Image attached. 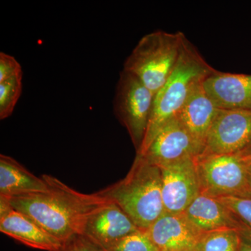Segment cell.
Here are the masks:
<instances>
[{
  "label": "cell",
  "mask_w": 251,
  "mask_h": 251,
  "mask_svg": "<svg viewBox=\"0 0 251 251\" xmlns=\"http://www.w3.org/2000/svg\"><path fill=\"white\" fill-rule=\"evenodd\" d=\"M202 194L213 198H251L249 159L240 153L202 155L196 158Z\"/></svg>",
  "instance_id": "5b68a950"
},
{
  "label": "cell",
  "mask_w": 251,
  "mask_h": 251,
  "mask_svg": "<svg viewBox=\"0 0 251 251\" xmlns=\"http://www.w3.org/2000/svg\"><path fill=\"white\" fill-rule=\"evenodd\" d=\"M251 144V110L219 109L202 155L234 154Z\"/></svg>",
  "instance_id": "52a82bcc"
},
{
  "label": "cell",
  "mask_w": 251,
  "mask_h": 251,
  "mask_svg": "<svg viewBox=\"0 0 251 251\" xmlns=\"http://www.w3.org/2000/svg\"><path fill=\"white\" fill-rule=\"evenodd\" d=\"M218 110L219 108L208 97L201 82L193 89L176 115L202 149V152L206 137Z\"/></svg>",
  "instance_id": "5bb4252c"
},
{
  "label": "cell",
  "mask_w": 251,
  "mask_h": 251,
  "mask_svg": "<svg viewBox=\"0 0 251 251\" xmlns=\"http://www.w3.org/2000/svg\"><path fill=\"white\" fill-rule=\"evenodd\" d=\"M240 153L241 155H242L243 156L245 157V158H251V144L249 145V147L245 150L242 151Z\"/></svg>",
  "instance_id": "d4e9b609"
},
{
  "label": "cell",
  "mask_w": 251,
  "mask_h": 251,
  "mask_svg": "<svg viewBox=\"0 0 251 251\" xmlns=\"http://www.w3.org/2000/svg\"><path fill=\"white\" fill-rule=\"evenodd\" d=\"M239 231L243 239H245L248 242H251V229L243 226L242 228L239 229Z\"/></svg>",
  "instance_id": "603a6c76"
},
{
  "label": "cell",
  "mask_w": 251,
  "mask_h": 251,
  "mask_svg": "<svg viewBox=\"0 0 251 251\" xmlns=\"http://www.w3.org/2000/svg\"><path fill=\"white\" fill-rule=\"evenodd\" d=\"M202 153V149L176 116L163 126L143 152L136 155L160 168Z\"/></svg>",
  "instance_id": "9c48e42d"
},
{
  "label": "cell",
  "mask_w": 251,
  "mask_h": 251,
  "mask_svg": "<svg viewBox=\"0 0 251 251\" xmlns=\"http://www.w3.org/2000/svg\"><path fill=\"white\" fill-rule=\"evenodd\" d=\"M58 251H105L83 234H77L62 244Z\"/></svg>",
  "instance_id": "7402d4cb"
},
{
  "label": "cell",
  "mask_w": 251,
  "mask_h": 251,
  "mask_svg": "<svg viewBox=\"0 0 251 251\" xmlns=\"http://www.w3.org/2000/svg\"><path fill=\"white\" fill-rule=\"evenodd\" d=\"M197 157H188L160 167L165 212L182 214L201 194Z\"/></svg>",
  "instance_id": "ba28073f"
},
{
  "label": "cell",
  "mask_w": 251,
  "mask_h": 251,
  "mask_svg": "<svg viewBox=\"0 0 251 251\" xmlns=\"http://www.w3.org/2000/svg\"><path fill=\"white\" fill-rule=\"evenodd\" d=\"M42 177L49 184L48 192L23 195L8 201L62 244L83 234L90 216L111 202L99 192L86 194L54 176L44 175Z\"/></svg>",
  "instance_id": "6da1fadb"
},
{
  "label": "cell",
  "mask_w": 251,
  "mask_h": 251,
  "mask_svg": "<svg viewBox=\"0 0 251 251\" xmlns=\"http://www.w3.org/2000/svg\"><path fill=\"white\" fill-rule=\"evenodd\" d=\"M49 191L42 176L38 177L11 157L0 155V196L10 199Z\"/></svg>",
  "instance_id": "2e32d148"
},
{
  "label": "cell",
  "mask_w": 251,
  "mask_h": 251,
  "mask_svg": "<svg viewBox=\"0 0 251 251\" xmlns=\"http://www.w3.org/2000/svg\"><path fill=\"white\" fill-rule=\"evenodd\" d=\"M186 38L181 31L158 30L146 34L126 59L123 70L138 77L156 94L174 71Z\"/></svg>",
  "instance_id": "277c9868"
},
{
  "label": "cell",
  "mask_w": 251,
  "mask_h": 251,
  "mask_svg": "<svg viewBox=\"0 0 251 251\" xmlns=\"http://www.w3.org/2000/svg\"><path fill=\"white\" fill-rule=\"evenodd\" d=\"M242 242L239 229H219L203 233L195 251H239Z\"/></svg>",
  "instance_id": "e0dca14e"
},
{
  "label": "cell",
  "mask_w": 251,
  "mask_h": 251,
  "mask_svg": "<svg viewBox=\"0 0 251 251\" xmlns=\"http://www.w3.org/2000/svg\"><path fill=\"white\" fill-rule=\"evenodd\" d=\"M154 97L138 77L125 70L120 73L114 97V112L128 130L136 153L146 135Z\"/></svg>",
  "instance_id": "8992f818"
},
{
  "label": "cell",
  "mask_w": 251,
  "mask_h": 251,
  "mask_svg": "<svg viewBox=\"0 0 251 251\" xmlns=\"http://www.w3.org/2000/svg\"><path fill=\"white\" fill-rule=\"evenodd\" d=\"M189 251V250H180V251Z\"/></svg>",
  "instance_id": "4316f807"
},
{
  "label": "cell",
  "mask_w": 251,
  "mask_h": 251,
  "mask_svg": "<svg viewBox=\"0 0 251 251\" xmlns=\"http://www.w3.org/2000/svg\"><path fill=\"white\" fill-rule=\"evenodd\" d=\"M202 85L216 108L251 110V75L215 70L203 80Z\"/></svg>",
  "instance_id": "7c38bea8"
},
{
  "label": "cell",
  "mask_w": 251,
  "mask_h": 251,
  "mask_svg": "<svg viewBox=\"0 0 251 251\" xmlns=\"http://www.w3.org/2000/svg\"><path fill=\"white\" fill-rule=\"evenodd\" d=\"M239 251H251V242L243 239Z\"/></svg>",
  "instance_id": "cb8c5ba5"
},
{
  "label": "cell",
  "mask_w": 251,
  "mask_h": 251,
  "mask_svg": "<svg viewBox=\"0 0 251 251\" xmlns=\"http://www.w3.org/2000/svg\"><path fill=\"white\" fill-rule=\"evenodd\" d=\"M22 77L0 82V120L12 115L22 92Z\"/></svg>",
  "instance_id": "ac0fdd59"
},
{
  "label": "cell",
  "mask_w": 251,
  "mask_h": 251,
  "mask_svg": "<svg viewBox=\"0 0 251 251\" xmlns=\"http://www.w3.org/2000/svg\"><path fill=\"white\" fill-rule=\"evenodd\" d=\"M145 232L160 251H195L202 234L184 214L165 211Z\"/></svg>",
  "instance_id": "4fadbf2b"
},
{
  "label": "cell",
  "mask_w": 251,
  "mask_h": 251,
  "mask_svg": "<svg viewBox=\"0 0 251 251\" xmlns=\"http://www.w3.org/2000/svg\"><path fill=\"white\" fill-rule=\"evenodd\" d=\"M108 251H160L145 231L130 234Z\"/></svg>",
  "instance_id": "d6986e66"
},
{
  "label": "cell",
  "mask_w": 251,
  "mask_h": 251,
  "mask_svg": "<svg viewBox=\"0 0 251 251\" xmlns=\"http://www.w3.org/2000/svg\"><path fill=\"white\" fill-rule=\"evenodd\" d=\"M249 168H248V178H249V185H250V187L251 188V158H249Z\"/></svg>",
  "instance_id": "484cf974"
},
{
  "label": "cell",
  "mask_w": 251,
  "mask_h": 251,
  "mask_svg": "<svg viewBox=\"0 0 251 251\" xmlns=\"http://www.w3.org/2000/svg\"><path fill=\"white\" fill-rule=\"evenodd\" d=\"M23 77L22 68L13 56L0 52V82Z\"/></svg>",
  "instance_id": "44dd1931"
},
{
  "label": "cell",
  "mask_w": 251,
  "mask_h": 251,
  "mask_svg": "<svg viewBox=\"0 0 251 251\" xmlns=\"http://www.w3.org/2000/svg\"><path fill=\"white\" fill-rule=\"evenodd\" d=\"M0 231L24 245L45 251H58L62 243L44 230L35 221L16 210L0 196Z\"/></svg>",
  "instance_id": "8fae6325"
},
{
  "label": "cell",
  "mask_w": 251,
  "mask_h": 251,
  "mask_svg": "<svg viewBox=\"0 0 251 251\" xmlns=\"http://www.w3.org/2000/svg\"><path fill=\"white\" fill-rule=\"evenodd\" d=\"M215 70L186 38L174 71L155 94L146 135L137 153L148 148L163 126L177 115L193 89Z\"/></svg>",
  "instance_id": "3957f363"
},
{
  "label": "cell",
  "mask_w": 251,
  "mask_h": 251,
  "mask_svg": "<svg viewBox=\"0 0 251 251\" xmlns=\"http://www.w3.org/2000/svg\"><path fill=\"white\" fill-rule=\"evenodd\" d=\"M245 227L251 229V198H218Z\"/></svg>",
  "instance_id": "ffe728a7"
},
{
  "label": "cell",
  "mask_w": 251,
  "mask_h": 251,
  "mask_svg": "<svg viewBox=\"0 0 251 251\" xmlns=\"http://www.w3.org/2000/svg\"><path fill=\"white\" fill-rule=\"evenodd\" d=\"M139 230L129 216L111 201L90 216L82 234L108 251L124 238Z\"/></svg>",
  "instance_id": "30bf717a"
},
{
  "label": "cell",
  "mask_w": 251,
  "mask_h": 251,
  "mask_svg": "<svg viewBox=\"0 0 251 251\" xmlns=\"http://www.w3.org/2000/svg\"><path fill=\"white\" fill-rule=\"evenodd\" d=\"M201 233L222 229H241L243 224L217 198L201 194L182 213Z\"/></svg>",
  "instance_id": "9a60e30c"
},
{
  "label": "cell",
  "mask_w": 251,
  "mask_h": 251,
  "mask_svg": "<svg viewBox=\"0 0 251 251\" xmlns=\"http://www.w3.org/2000/svg\"><path fill=\"white\" fill-rule=\"evenodd\" d=\"M99 192L120 206L142 231L164 212L161 170L138 155L123 179Z\"/></svg>",
  "instance_id": "7a4b0ae2"
}]
</instances>
